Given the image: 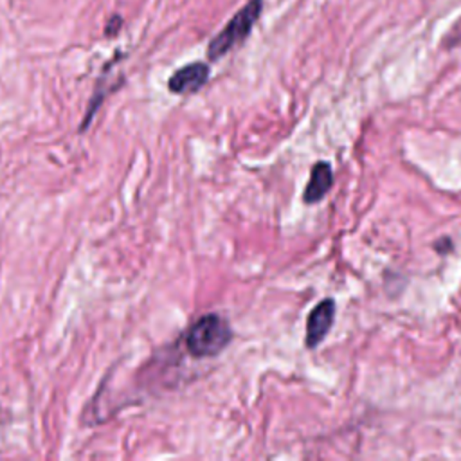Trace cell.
I'll return each instance as SVG.
<instances>
[{
	"label": "cell",
	"instance_id": "1",
	"mask_svg": "<svg viewBox=\"0 0 461 461\" xmlns=\"http://www.w3.org/2000/svg\"><path fill=\"white\" fill-rule=\"evenodd\" d=\"M232 330L225 317L218 313H205L196 319L185 337V349L194 358H209L220 355L230 342Z\"/></svg>",
	"mask_w": 461,
	"mask_h": 461
},
{
	"label": "cell",
	"instance_id": "2",
	"mask_svg": "<svg viewBox=\"0 0 461 461\" xmlns=\"http://www.w3.org/2000/svg\"><path fill=\"white\" fill-rule=\"evenodd\" d=\"M263 11V0H249L230 20L229 23L211 40L207 45V58L211 61L220 59L236 45L247 40L256 22L259 20Z\"/></svg>",
	"mask_w": 461,
	"mask_h": 461
},
{
	"label": "cell",
	"instance_id": "3",
	"mask_svg": "<svg viewBox=\"0 0 461 461\" xmlns=\"http://www.w3.org/2000/svg\"><path fill=\"white\" fill-rule=\"evenodd\" d=\"M335 312L337 304L331 297L319 301L313 310L308 313L306 319V335H304V346L308 349H315L330 333L333 322H335Z\"/></svg>",
	"mask_w": 461,
	"mask_h": 461
},
{
	"label": "cell",
	"instance_id": "4",
	"mask_svg": "<svg viewBox=\"0 0 461 461\" xmlns=\"http://www.w3.org/2000/svg\"><path fill=\"white\" fill-rule=\"evenodd\" d=\"M211 68L207 63L203 61H194V63H187L182 68L175 70L173 76L167 81V88L173 94H194L198 92L209 79Z\"/></svg>",
	"mask_w": 461,
	"mask_h": 461
},
{
	"label": "cell",
	"instance_id": "5",
	"mask_svg": "<svg viewBox=\"0 0 461 461\" xmlns=\"http://www.w3.org/2000/svg\"><path fill=\"white\" fill-rule=\"evenodd\" d=\"M331 185H333L331 166L324 160L315 162L312 171H310V180H308V184L304 187V193H303V202L304 203L321 202L328 194Z\"/></svg>",
	"mask_w": 461,
	"mask_h": 461
}]
</instances>
